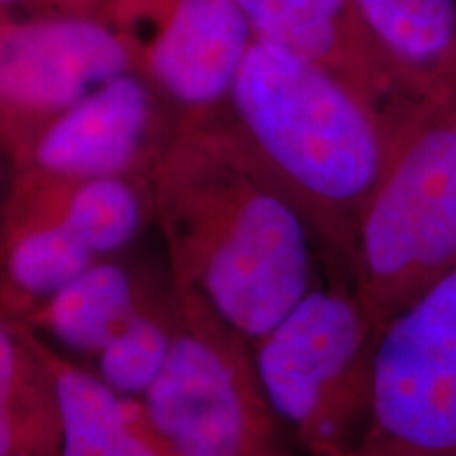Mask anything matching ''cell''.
Masks as SVG:
<instances>
[{
  "mask_svg": "<svg viewBox=\"0 0 456 456\" xmlns=\"http://www.w3.org/2000/svg\"><path fill=\"white\" fill-rule=\"evenodd\" d=\"M157 209L175 289L249 345L322 283L309 222L243 140L180 142L159 175Z\"/></svg>",
  "mask_w": 456,
  "mask_h": 456,
  "instance_id": "1",
  "label": "cell"
},
{
  "mask_svg": "<svg viewBox=\"0 0 456 456\" xmlns=\"http://www.w3.org/2000/svg\"><path fill=\"white\" fill-rule=\"evenodd\" d=\"M231 98L243 142L309 222L328 279L353 288L359 216L419 110L393 114L326 68L260 41Z\"/></svg>",
  "mask_w": 456,
  "mask_h": 456,
  "instance_id": "2",
  "label": "cell"
},
{
  "mask_svg": "<svg viewBox=\"0 0 456 456\" xmlns=\"http://www.w3.org/2000/svg\"><path fill=\"white\" fill-rule=\"evenodd\" d=\"M454 104L423 108L403 125L359 216L353 292L380 330L456 269Z\"/></svg>",
  "mask_w": 456,
  "mask_h": 456,
  "instance_id": "3",
  "label": "cell"
},
{
  "mask_svg": "<svg viewBox=\"0 0 456 456\" xmlns=\"http://www.w3.org/2000/svg\"><path fill=\"white\" fill-rule=\"evenodd\" d=\"M376 338L351 285L328 279L252 345L262 391L302 452L351 456L359 448Z\"/></svg>",
  "mask_w": 456,
  "mask_h": 456,
  "instance_id": "4",
  "label": "cell"
},
{
  "mask_svg": "<svg viewBox=\"0 0 456 456\" xmlns=\"http://www.w3.org/2000/svg\"><path fill=\"white\" fill-rule=\"evenodd\" d=\"M171 317L167 362L142 403L174 454L296 456L262 391L252 345L197 296L175 294Z\"/></svg>",
  "mask_w": 456,
  "mask_h": 456,
  "instance_id": "5",
  "label": "cell"
},
{
  "mask_svg": "<svg viewBox=\"0 0 456 456\" xmlns=\"http://www.w3.org/2000/svg\"><path fill=\"white\" fill-rule=\"evenodd\" d=\"M351 456H456V269L379 332L368 429Z\"/></svg>",
  "mask_w": 456,
  "mask_h": 456,
  "instance_id": "6",
  "label": "cell"
},
{
  "mask_svg": "<svg viewBox=\"0 0 456 456\" xmlns=\"http://www.w3.org/2000/svg\"><path fill=\"white\" fill-rule=\"evenodd\" d=\"M127 49L85 20H0V135L17 155L85 95L127 72Z\"/></svg>",
  "mask_w": 456,
  "mask_h": 456,
  "instance_id": "7",
  "label": "cell"
},
{
  "mask_svg": "<svg viewBox=\"0 0 456 456\" xmlns=\"http://www.w3.org/2000/svg\"><path fill=\"white\" fill-rule=\"evenodd\" d=\"M254 41L326 68L393 114L423 106L410 102L363 26L355 0H237Z\"/></svg>",
  "mask_w": 456,
  "mask_h": 456,
  "instance_id": "8",
  "label": "cell"
},
{
  "mask_svg": "<svg viewBox=\"0 0 456 456\" xmlns=\"http://www.w3.org/2000/svg\"><path fill=\"white\" fill-rule=\"evenodd\" d=\"M148 121V91L125 72L51 118L26 159L32 171L55 180L123 175L138 157Z\"/></svg>",
  "mask_w": 456,
  "mask_h": 456,
  "instance_id": "9",
  "label": "cell"
},
{
  "mask_svg": "<svg viewBox=\"0 0 456 456\" xmlns=\"http://www.w3.org/2000/svg\"><path fill=\"white\" fill-rule=\"evenodd\" d=\"M252 43L237 0H178L151 49V70L182 104L212 106L231 94Z\"/></svg>",
  "mask_w": 456,
  "mask_h": 456,
  "instance_id": "10",
  "label": "cell"
},
{
  "mask_svg": "<svg viewBox=\"0 0 456 456\" xmlns=\"http://www.w3.org/2000/svg\"><path fill=\"white\" fill-rule=\"evenodd\" d=\"M355 7L412 104H454L456 0H355Z\"/></svg>",
  "mask_w": 456,
  "mask_h": 456,
  "instance_id": "11",
  "label": "cell"
},
{
  "mask_svg": "<svg viewBox=\"0 0 456 456\" xmlns=\"http://www.w3.org/2000/svg\"><path fill=\"white\" fill-rule=\"evenodd\" d=\"M57 399L61 456H175L144 403L112 391L98 374L68 362L37 336Z\"/></svg>",
  "mask_w": 456,
  "mask_h": 456,
  "instance_id": "12",
  "label": "cell"
},
{
  "mask_svg": "<svg viewBox=\"0 0 456 456\" xmlns=\"http://www.w3.org/2000/svg\"><path fill=\"white\" fill-rule=\"evenodd\" d=\"M95 260L64 220L9 199L0 220V313H32Z\"/></svg>",
  "mask_w": 456,
  "mask_h": 456,
  "instance_id": "13",
  "label": "cell"
},
{
  "mask_svg": "<svg viewBox=\"0 0 456 456\" xmlns=\"http://www.w3.org/2000/svg\"><path fill=\"white\" fill-rule=\"evenodd\" d=\"M0 456H61L57 399L37 334L0 313Z\"/></svg>",
  "mask_w": 456,
  "mask_h": 456,
  "instance_id": "14",
  "label": "cell"
},
{
  "mask_svg": "<svg viewBox=\"0 0 456 456\" xmlns=\"http://www.w3.org/2000/svg\"><path fill=\"white\" fill-rule=\"evenodd\" d=\"M11 199L64 220L98 260L129 245L142 226V201L123 175L68 182L28 169Z\"/></svg>",
  "mask_w": 456,
  "mask_h": 456,
  "instance_id": "15",
  "label": "cell"
},
{
  "mask_svg": "<svg viewBox=\"0 0 456 456\" xmlns=\"http://www.w3.org/2000/svg\"><path fill=\"white\" fill-rule=\"evenodd\" d=\"M138 288L123 266L95 260L32 311L38 323L66 349L98 355L142 309Z\"/></svg>",
  "mask_w": 456,
  "mask_h": 456,
  "instance_id": "16",
  "label": "cell"
},
{
  "mask_svg": "<svg viewBox=\"0 0 456 456\" xmlns=\"http://www.w3.org/2000/svg\"><path fill=\"white\" fill-rule=\"evenodd\" d=\"M174 317L157 315L144 305L98 353V376L112 391L135 397L151 389L167 362Z\"/></svg>",
  "mask_w": 456,
  "mask_h": 456,
  "instance_id": "17",
  "label": "cell"
},
{
  "mask_svg": "<svg viewBox=\"0 0 456 456\" xmlns=\"http://www.w3.org/2000/svg\"><path fill=\"white\" fill-rule=\"evenodd\" d=\"M11 3H17V0H0V4H11Z\"/></svg>",
  "mask_w": 456,
  "mask_h": 456,
  "instance_id": "18",
  "label": "cell"
},
{
  "mask_svg": "<svg viewBox=\"0 0 456 456\" xmlns=\"http://www.w3.org/2000/svg\"><path fill=\"white\" fill-rule=\"evenodd\" d=\"M452 110H454V125H456V102H454V108H452Z\"/></svg>",
  "mask_w": 456,
  "mask_h": 456,
  "instance_id": "19",
  "label": "cell"
}]
</instances>
